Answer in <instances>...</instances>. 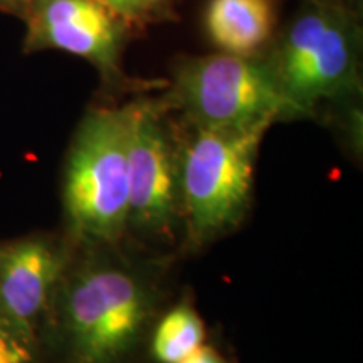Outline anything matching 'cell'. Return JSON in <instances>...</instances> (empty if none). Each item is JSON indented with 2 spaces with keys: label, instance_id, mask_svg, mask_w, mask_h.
I'll return each instance as SVG.
<instances>
[{
  "label": "cell",
  "instance_id": "cell-10",
  "mask_svg": "<svg viewBox=\"0 0 363 363\" xmlns=\"http://www.w3.org/2000/svg\"><path fill=\"white\" fill-rule=\"evenodd\" d=\"M206 340V326L197 311L180 303L157 321L150 350L158 363H180L197 352Z\"/></svg>",
  "mask_w": 363,
  "mask_h": 363
},
{
  "label": "cell",
  "instance_id": "cell-12",
  "mask_svg": "<svg viewBox=\"0 0 363 363\" xmlns=\"http://www.w3.org/2000/svg\"><path fill=\"white\" fill-rule=\"evenodd\" d=\"M38 347L0 318V363H35Z\"/></svg>",
  "mask_w": 363,
  "mask_h": 363
},
{
  "label": "cell",
  "instance_id": "cell-7",
  "mask_svg": "<svg viewBox=\"0 0 363 363\" xmlns=\"http://www.w3.org/2000/svg\"><path fill=\"white\" fill-rule=\"evenodd\" d=\"M22 51H61L93 65L104 79L121 74L130 27L99 0H30Z\"/></svg>",
  "mask_w": 363,
  "mask_h": 363
},
{
  "label": "cell",
  "instance_id": "cell-13",
  "mask_svg": "<svg viewBox=\"0 0 363 363\" xmlns=\"http://www.w3.org/2000/svg\"><path fill=\"white\" fill-rule=\"evenodd\" d=\"M180 363H227V362L224 360V357L216 350V348L202 345L197 352H194L192 355L187 357Z\"/></svg>",
  "mask_w": 363,
  "mask_h": 363
},
{
  "label": "cell",
  "instance_id": "cell-15",
  "mask_svg": "<svg viewBox=\"0 0 363 363\" xmlns=\"http://www.w3.org/2000/svg\"><path fill=\"white\" fill-rule=\"evenodd\" d=\"M316 2H330V0H316Z\"/></svg>",
  "mask_w": 363,
  "mask_h": 363
},
{
  "label": "cell",
  "instance_id": "cell-11",
  "mask_svg": "<svg viewBox=\"0 0 363 363\" xmlns=\"http://www.w3.org/2000/svg\"><path fill=\"white\" fill-rule=\"evenodd\" d=\"M128 27L163 21L172 13L174 0H99Z\"/></svg>",
  "mask_w": 363,
  "mask_h": 363
},
{
  "label": "cell",
  "instance_id": "cell-3",
  "mask_svg": "<svg viewBox=\"0 0 363 363\" xmlns=\"http://www.w3.org/2000/svg\"><path fill=\"white\" fill-rule=\"evenodd\" d=\"M190 128L184 140L177 138L179 199L190 242L199 246L233 230L246 216L267 128Z\"/></svg>",
  "mask_w": 363,
  "mask_h": 363
},
{
  "label": "cell",
  "instance_id": "cell-14",
  "mask_svg": "<svg viewBox=\"0 0 363 363\" xmlns=\"http://www.w3.org/2000/svg\"><path fill=\"white\" fill-rule=\"evenodd\" d=\"M30 0H0V12L9 13V16H16L22 19L24 13L29 7Z\"/></svg>",
  "mask_w": 363,
  "mask_h": 363
},
{
  "label": "cell",
  "instance_id": "cell-5",
  "mask_svg": "<svg viewBox=\"0 0 363 363\" xmlns=\"http://www.w3.org/2000/svg\"><path fill=\"white\" fill-rule=\"evenodd\" d=\"M163 106L179 110L189 125L214 130H269L303 118L266 57L220 51L182 62Z\"/></svg>",
  "mask_w": 363,
  "mask_h": 363
},
{
  "label": "cell",
  "instance_id": "cell-8",
  "mask_svg": "<svg viewBox=\"0 0 363 363\" xmlns=\"http://www.w3.org/2000/svg\"><path fill=\"white\" fill-rule=\"evenodd\" d=\"M69 254L49 235L0 242V318L39 348Z\"/></svg>",
  "mask_w": 363,
  "mask_h": 363
},
{
  "label": "cell",
  "instance_id": "cell-6",
  "mask_svg": "<svg viewBox=\"0 0 363 363\" xmlns=\"http://www.w3.org/2000/svg\"><path fill=\"white\" fill-rule=\"evenodd\" d=\"M180 217L177 138L163 104H128V229L169 238Z\"/></svg>",
  "mask_w": 363,
  "mask_h": 363
},
{
  "label": "cell",
  "instance_id": "cell-1",
  "mask_svg": "<svg viewBox=\"0 0 363 363\" xmlns=\"http://www.w3.org/2000/svg\"><path fill=\"white\" fill-rule=\"evenodd\" d=\"M86 249L78 262H67L49 326L71 363H121L155 315V278L111 247Z\"/></svg>",
  "mask_w": 363,
  "mask_h": 363
},
{
  "label": "cell",
  "instance_id": "cell-9",
  "mask_svg": "<svg viewBox=\"0 0 363 363\" xmlns=\"http://www.w3.org/2000/svg\"><path fill=\"white\" fill-rule=\"evenodd\" d=\"M203 26L220 52L259 56L274 38V0H208Z\"/></svg>",
  "mask_w": 363,
  "mask_h": 363
},
{
  "label": "cell",
  "instance_id": "cell-2",
  "mask_svg": "<svg viewBox=\"0 0 363 363\" xmlns=\"http://www.w3.org/2000/svg\"><path fill=\"white\" fill-rule=\"evenodd\" d=\"M62 206L67 230L86 247H115L128 230V104L94 108L67 152Z\"/></svg>",
  "mask_w": 363,
  "mask_h": 363
},
{
  "label": "cell",
  "instance_id": "cell-4",
  "mask_svg": "<svg viewBox=\"0 0 363 363\" xmlns=\"http://www.w3.org/2000/svg\"><path fill=\"white\" fill-rule=\"evenodd\" d=\"M360 45V26L340 0H308L281 30L266 61L286 98L306 118L320 104L357 89Z\"/></svg>",
  "mask_w": 363,
  "mask_h": 363
}]
</instances>
